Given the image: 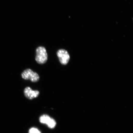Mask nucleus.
<instances>
[{"instance_id": "4", "label": "nucleus", "mask_w": 133, "mask_h": 133, "mask_svg": "<svg viewBox=\"0 0 133 133\" xmlns=\"http://www.w3.org/2000/svg\"><path fill=\"white\" fill-rule=\"evenodd\" d=\"M57 55L61 64H67L70 59V57L67 51L64 49H59L57 51Z\"/></svg>"}, {"instance_id": "1", "label": "nucleus", "mask_w": 133, "mask_h": 133, "mask_svg": "<svg viewBox=\"0 0 133 133\" xmlns=\"http://www.w3.org/2000/svg\"><path fill=\"white\" fill-rule=\"evenodd\" d=\"M36 61L38 64H43L48 60V56L45 48L43 46H39L36 49Z\"/></svg>"}, {"instance_id": "5", "label": "nucleus", "mask_w": 133, "mask_h": 133, "mask_svg": "<svg viewBox=\"0 0 133 133\" xmlns=\"http://www.w3.org/2000/svg\"><path fill=\"white\" fill-rule=\"evenodd\" d=\"M24 94L25 96L27 98L32 99L38 97L39 95V92L38 91L33 90L31 88L27 87L25 88Z\"/></svg>"}, {"instance_id": "3", "label": "nucleus", "mask_w": 133, "mask_h": 133, "mask_svg": "<svg viewBox=\"0 0 133 133\" xmlns=\"http://www.w3.org/2000/svg\"><path fill=\"white\" fill-rule=\"evenodd\" d=\"M39 121L42 124H46L50 129H54L56 125V123L54 119L47 115L41 116L39 118Z\"/></svg>"}, {"instance_id": "2", "label": "nucleus", "mask_w": 133, "mask_h": 133, "mask_svg": "<svg viewBox=\"0 0 133 133\" xmlns=\"http://www.w3.org/2000/svg\"><path fill=\"white\" fill-rule=\"evenodd\" d=\"M21 76L23 79H29L32 82H37L39 79V76L37 73L30 69L25 70L22 74Z\"/></svg>"}, {"instance_id": "6", "label": "nucleus", "mask_w": 133, "mask_h": 133, "mask_svg": "<svg viewBox=\"0 0 133 133\" xmlns=\"http://www.w3.org/2000/svg\"><path fill=\"white\" fill-rule=\"evenodd\" d=\"M29 133H41L40 131L35 128H31L29 131Z\"/></svg>"}]
</instances>
